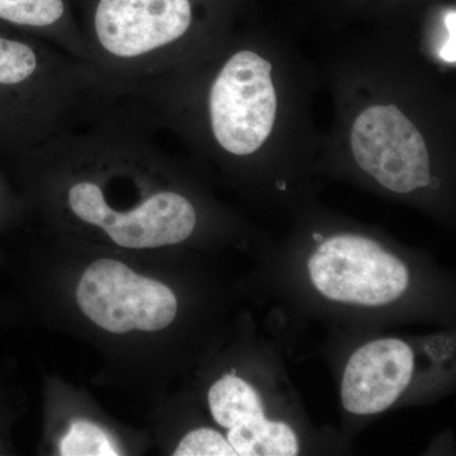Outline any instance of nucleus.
<instances>
[{"mask_svg":"<svg viewBox=\"0 0 456 456\" xmlns=\"http://www.w3.org/2000/svg\"><path fill=\"white\" fill-rule=\"evenodd\" d=\"M75 297L84 316L114 335L136 330L161 331L178 314V301L167 285L108 257L90 264L80 277Z\"/></svg>","mask_w":456,"mask_h":456,"instance_id":"f257e3e1","label":"nucleus"},{"mask_svg":"<svg viewBox=\"0 0 456 456\" xmlns=\"http://www.w3.org/2000/svg\"><path fill=\"white\" fill-rule=\"evenodd\" d=\"M277 108L272 64L253 51H240L221 69L209 93L215 139L230 154H254L272 134Z\"/></svg>","mask_w":456,"mask_h":456,"instance_id":"f03ea898","label":"nucleus"},{"mask_svg":"<svg viewBox=\"0 0 456 456\" xmlns=\"http://www.w3.org/2000/svg\"><path fill=\"white\" fill-rule=\"evenodd\" d=\"M318 292L336 302L377 307L408 287L406 266L367 237L341 235L321 242L308 260Z\"/></svg>","mask_w":456,"mask_h":456,"instance_id":"7ed1b4c3","label":"nucleus"},{"mask_svg":"<svg viewBox=\"0 0 456 456\" xmlns=\"http://www.w3.org/2000/svg\"><path fill=\"white\" fill-rule=\"evenodd\" d=\"M71 212L86 224L103 230L123 248H159L180 244L193 233L197 213L187 198L160 191L130 211L110 206L95 183H77L68 193Z\"/></svg>","mask_w":456,"mask_h":456,"instance_id":"20e7f679","label":"nucleus"},{"mask_svg":"<svg viewBox=\"0 0 456 456\" xmlns=\"http://www.w3.org/2000/svg\"><path fill=\"white\" fill-rule=\"evenodd\" d=\"M351 150L360 169L395 193L407 194L431 183L424 136L395 106L369 107L351 130Z\"/></svg>","mask_w":456,"mask_h":456,"instance_id":"39448f33","label":"nucleus"},{"mask_svg":"<svg viewBox=\"0 0 456 456\" xmlns=\"http://www.w3.org/2000/svg\"><path fill=\"white\" fill-rule=\"evenodd\" d=\"M191 20V0H99L94 31L108 55L134 60L178 41Z\"/></svg>","mask_w":456,"mask_h":456,"instance_id":"423d86ee","label":"nucleus"},{"mask_svg":"<svg viewBox=\"0 0 456 456\" xmlns=\"http://www.w3.org/2000/svg\"><path fill=\"white\" fill-rule=\"evenodd\" d=\"M413 373V353L406 342L382 338L354 353L342 380L344 407L355 415H374L392 406Z\"/></svg>","mask_w":456,"mask_h":456,"instance_id":"0eeeda50","label":"nucleus"},{"mask_svg":"<svg viewBox=\"0 0 456 456\" xmlns=\"http://www.w3.org/2000/svg\"><path fill=\"white\" fill-rule=\"evenodd\" d=\"M226 439L236 456H294L299 452L293 428L284 422L269 421L265 413L228 428Z\"/></svg>","mask_w":456,"mask_h":456,"instance_id":"6e6552de","label":"nucleus"},{"mask_svg":"<svg viewBox=\"0 0 456 456\" xmlns=\"http://www.w3.org/2000/svg\"><path fill=\"white\" fill-rule=\"evenodd\" d=\"M208 404L213 419L227 430L245 419L265 413L257 392L235 373L226 374L213 384L208 392Z\"/></svg>","mask_w":456,"mask_h":456,"instance_id":"1a4fd4ad","label":"nucleus"},{"mask_svg":"<svg viewBox=\"0 0 456 456\" xmlns=\"http://www.w3.org/2000/svg\"><path fill=\"white\" fill-rule=\"evenodd\" d=\"M40 69V57L32 46L0 35V94H12L31 86Z\"/></svg>","mask_w":456,"mask_h":456,"instance_id":"9d476101","label":"nucleus"},{"mask_svg":"<svg viewBox=\"0 0 456 456\" xmlns=\"http://www.w3.org/2000/svg\"><path fill=\"white\" fill-rule=\"evenodd\" d=\"M60 455L64 456H114L121 455L114 441L103 428L90 421H77L60 441Z\"/></svg>","mask_w":456,"mask_h":456,"instance_id":"9b49d317","label":"nucleus"},{"mask_svg":"<svg viewBox=\"0 0 456 456\" xmlns=\"http://www.w3.org/2000/svg\"><path fill=\"white\" fill-rule=\"evenodd\" d=\"M64 0H0V20L14 25L44 28L64 16Z\"/></svg>","mask_w":456,"mask_h":456,"instance_id":"f8f14e48","label":"nucleus"},{"mask_svg":"<svg viewBox=\"0 0 456 456\" xmlns=\"http://www.w3.org/2000/svg\"><path fill=\"white\" fill-rule=\"evenodd\" d=\"M175 456H236L226 437L213 428H197L180 441Z\"/></svg>","mask_w":456,"mask_h":456,"instance_id":"ddd939ff","label":"nucleus"},{"mask_svg":"<svg viewBox=\"0 0 456 456\" xmlns=\"http://www.w3.org/2000/svg\"><path fill=\"white\" fill-rule=\"evenodd\" d=\"M445 27L448 31V40L441 47L440 56L444 61L455 64V9H449L445 16Z\"/></svg>","mask_w":456,"mask_h":456,"instance_id":"4468645a","label":"nucleus"},{"mask_svg":"<svg viewBox=\"0 0 456 456\" xmlns=\"http://www.w3.org/2000/svg\"><path fill=\"white\" fill-rule=\"evenodd\" d=\"M314 239L316 240L317 242L323 241V236L320 235V233H314Z\"/></svg>","mask_w":456,"mask_h":456,"instance_id":"2eb2a0df","label":"nucleus"}]
</instances>
